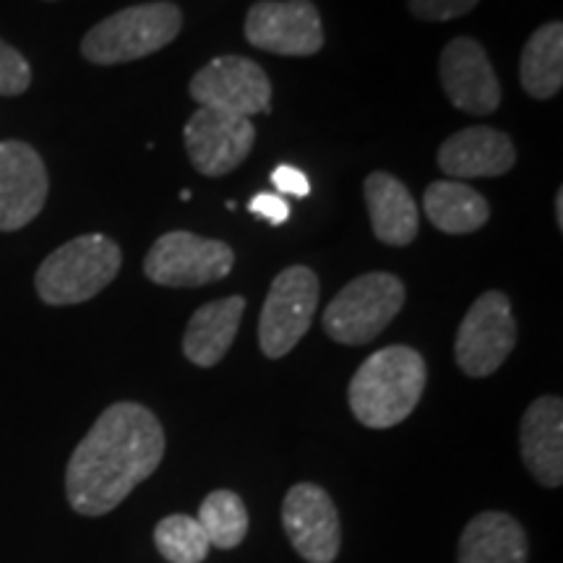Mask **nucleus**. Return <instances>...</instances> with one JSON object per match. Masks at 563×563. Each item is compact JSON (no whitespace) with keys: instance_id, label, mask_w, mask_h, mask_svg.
<instances>
[{"instance_id":"nucleus-1","label":"nucleus","mask_w":563,"mask_h":563,"mask_svg":"<svg viewBox=\"0 0 563 563\" xmlns=\"http://www.w3.org/2000/svg\"><path fill=\"white\" fill-rule=\"evenodd\" d=\"M165 456V431L150 407L115 402L97 418L70 454L66 496L81 517L118 509Z\"/></svg>"},{"instance_id":"nucleus-2","label":"nucleus","mask_w":563,"mask_h":563,"mask_svg":"<svg viewBox=\"0 0 563 563\" xmlns=\"http://www.w3.org/2000/svg\"><path fill=\"white\" fill-rule=\"evenodd\" d=\"M428 368L418 350L391 344L373 352L350 382V410L373 431L399 426L418 407L426 391Z\"/></svg>"},{"instance_id":"nucleus-3","label":"nucleus","mask_w":563,"mask_h":563,"mask_svg":"<svg viewBox=\"0 0 563 563\" xmlns=\"http://www.w3.org/2000/svg\"><path fill=\"white\" fill-rule=\"evenodd\" d=\"M121 264L118 243L104 235H81L40 264L34 287L47 306H76L100 295L118 277Z\"/></svg>"},{"instance_id":"nucleus-4","label":"nucleus","mask_w":563,"mask_h":563,"mask_svg":"<svg viewBox=\"0 0 563 563\" xmlns=\"http://www.w3.org/2000/svg\"><path fill=\"white\" fill-rule=\"evenodd\" d=\"M183 13L178 5L141 3L123 9L91 26L81 40V55L97 66H118L162 51L178 37Z\"/></svg>"},{"instance_id":"nucleus-5","label":"nucleus","mask_w":563,"mask_h":563,"mask_svg":"<svg viewBox=\"0 0 563 563\" xmlns=\"http://www.w3.org/2000/svg\"><path fill=\"white\" fill-rule=\"evenodd\" d=\"M402 306V279L389 272H368L344 285L323 308V332L350 347L368 344L389 327Z\"/></svg>"},{"instance_id":"nucleus-6","label":"nucleus","mask_w":563,"mask_h":563,"mask_svg":"<svg viewBox=\"0 0 563 563\" xmlns=\"http://www.w3.org/2000/svg\"><path fill=\"white\" fill-rule=\"evenodd\" d=\"M319 277L308 266H287L274 277L258 319V344L272 361L290 355L311 329L319 308Z\"/></svg>"},{"instance_id":"nucleus-7","label":"nucleus","mask_w":563,"mask_h":563,"mask_svg":"<svg viewBox=\"0 0 563 563\" xmlns=\"http://www.w3.org/2000/svg\"><path fill=\"white\" fill-rule=\"evenodd\" d=\"M235 251L228 243L175 230L157 238L144 258V274L162 287H203L228 277Z\"/></svg>"},{"instance_id":"nucleus-8","label":"nucleus","mask_w":563,"mask_h":563,"mask_svg":"<svg viewBox=\"0 0 563 563\" xmlns=\"http://www.w3.org/2000/svg\"><path fill=\"white\" fill-rule=\"evenodd\" d=\"M517 344V321L511 300L504 292H483L460 323L454 342L456 365L470 378H485L496 373Z\"/></svg>"},{"instance_id":"nucleus-9","label":"nucleus","mask_w":563,"mask_h":563,"mask_svg":"<svg viewBox=\"0 0 563 563\" xmlns=\"http://www.w3.org/2000/svg\"><path fill=\"white\" fill-rule=\"evenodd\" d=\"M199 108H214L238 118L272 112V81L264 68L243 55H220L191 79Z\"/></svg>"},{"instance_id":"nucleus-10","label":"nucleus","mask_w":563,"mask_h":563,"mask_svg":"<svg viewBox=\"0 0 563 563\" xmlns=\"http://www.w3.org/2000/svg\"><path fill=\"white\" fill-rule=\"evenodd\" d=\"M245 40L258 51L308 58L323 47L319 9L311 0H258L245 16Z\"/></svg>"},{"instance_id":"nucleus-11","label":"nucleus","mask_w":563,"mask_h":563,"mask_svg":"<svg viewBox=\"0 0 563 563\" xmlns=\"http://www.w3.org/2000/svg\"><path fill=\"white\" fill-rule=\"evenodd\" d=\"M282 527L295 553L308 563H334L342 548L340 511L316 483H298L282 501Z\"/></svg>"},{"instance_id":"nucleus-12","label":"nucleus","mask_w":563,"mask_h":563,"mask_svg":"<svg viewBox=\"0 0 563 563\" xmlns=\"http://www.w3.org/2000/svg\"><path fill=\"white\" fill-rule=\"evenodd\" d=\"M183 141L191 165L207 178H222L243 165L253 144L256 129L249 118L230 115L214 108H199L183 129Z\"/></svg>"},{"instance_id":"nucleus-13","label":"nucleus","mask_w":563,"mask_h":563,"mask_svg":"<svg viewBox=\"0 0 563 563\" xmlns=\"http://www.w3.org/2000/svg\"><path fill=\"white\" fill-rule=\"evenodd\" d=\"M51 191L45 162L24 141H0V230L26 228Z\"/></svg>"},{"instance_id":"nucleus-14","label":"nucleus","mask_w":563,"mask_h":563,"mask_svg":"<svg viewBox=\"0 0 563 563\" xmlns=\"http://www.w3.org/2000/svg\"><path fill=\"white\" fill-rule=\"evenodd\" d=\"M439 74L441 87L454 108L473 115H490L501 104V81L481 42L470 37L449 42L441 53Z\"/></svg>"},{"instance_id":"nucleus-15","label":"nucleus","mask_w":563,"mask_h":563,"mask_svg":"<svg viewBox=\"0 0 563 563\" xmlns=\"http://www.w3.org/2000/svg\"><path fill=\"white\" fill-rule=\"evenodd\" d=\"M522 462L543 488L563 483V402L559 397H540L525 410L519 426Z\"/></svg>"},{"instance_id":"nucleus-16","label":"nucleus","mask_w":563,"mask_h":563,"mask_svg":"<svg viewBox=\"0 0 563 563\" xmlns=\"http://www.w3.org/2000/svg\"><path fill=\"white\" fill-rule=\"evenodd\" d=\"M517 162L511 136L488 125H473L449 136L439 150V167L449 178H498Z\"/></svg>"},{"instance_id":"nucleus-17","label":"nucleus","mask_w":563,"mask_h":563,"mask_svg":"<svg viewBox=\"0 0 563 563\" xmlns=\"http://www.w3.org/2000/svg\"><path fill=\"white\" fill-rule=\"evenodd\" d=\"M363 196L378 241L386 245H410L418 238V203L412 201L402 180L389 173H371L363 183Z\"/></svg>"},{"instance_id":"nucleus-18","label":"nucleus","mask_w":563,"mask_h":563,"mask_svg":"<svg viewBox=\"0 0 563 563\" xmlns=\"http://www.w3.org/2000/svg\"><path fill=\"white\" fill-rule=\"evenodd\" d=\"M460 563H527L530 543L525 527L504 511H483L467 522L460 538Z\"/></svg>"},{"instance_id":"nucleus-19","label":"nucleus","mask_w":563,"mask_h":563,"mask_svg":"<svg viewBox=\"0 0 563 563\" xmlns=\"http://www.w3.org/2000/svg\"><path fill=\"white\" fill-rule=\"evenodd\" d=\"M243 311L245 300L241 295H230V298L201 306L191 316L186 334H183V352H186L188 361L199 368H214L235 342Z\"/></svg>"},{"instance_id":"nucleus-20","label":"nucleus","mask_w":563,"mask_h":563,"mask_svg":"<svg viewBox=\"0 0 563 563\" xmlns=\"http://www.w3.org/2000/svg\"><path fill=\"white\" fill-rule=\"evenodd\" d=\"M428 222L449 235H470L490 220V203L483 194L460 180H435L422 196Z\"/></svg>"},{"instance_id":"nucleus-21","label":"nucleus","mask_w":563,"mask_h":563,"mask_svg":"<svg viewBox=\"0 0 563 563\" xmlns=\"http://www.w3.org/2000/svg\"><path fill=\"white\" fill-rule=\"evenodd\" d=\"M519 79L532 100H551L563 87V26L561 21L540 26L527 40Z\"/></svg>"},{"instance_id":"nucleus-22","label":"nucleus","mask_w":563,"mask_h":563,"mask_svg":"<svg viewBox=\"0 0 563 563\" xmlns=\"http://www.w3.org/2000/svg\"><path fill=\"white\" fill-rule=\"evenodd\" d=\"M199 525L209 545L232 551L249 534V509L235 490H211L199 509Z\"/></svg>"},{"instance_id":"nucleus-23","label":"nucleus","mask_w":563,"mask_h":563,"mask_svg":"<svg viewBox=\"0 0 563 563\" xmlns=\"http://www.w3.org/2000/svg\"><path fill=\"white\" fill-rule=\"evenodd\" d=\"M154 545L167 563H201L209 555V540L199 519L188 514H170L154 527Z\"/></svg>"},{"instance_id":"nucleus-24","label":"nucleus","mask_w":563,"mask_h":563,"mask_svg":"<svg viewBox=\"0 0 563 563\" xmlns=\"http://www.w3.org/2000/svg\"><path fill=\"white\" fill-rule=\"evenodd\" d=\"M32 68L16 47L0 40V97H16L30 89Z\"/></svg>"},{"instance_id":"nucleus-25","label":"nucleus","mask_w":563,"mask_h":563,"mask_svg":"<svg viewBox=\"0 0 563 563\" xmlns=\"http://www.w3.org/2000/svg\"><path fill=\"white\" fill-rule=\"evenodd\" d=\"M481 0H407L412 16L422 21H449L470 13Z\"/></svg>"},{"instance_id":"nucleus-26","label":"nucleus","mask_w":563,"mask_h":563,"mask_svg":"<svg viewBox=\"0 0 563 563\" xmlns=\"http://www.w3.org/2000/svg\"><path fill=\"white\" fill-rule=\"evenodd\" d=\"M272 183L277 188L279 196H298V199H306L311 194V183H308V175L298 170L292 165H279L274 167Z\"/></svg>"},{"instance_id":"nucleus-27","label":"nucleus","mask_w":563,"mask_h":563,"mask_svg":"<svg viewBox=\"0 0 563 563\" xmlns=\"http://www.w3.org/2000/svg\"><path fill=\"white\" fill-rule=\"evenodd\" d=\"M251 214L264 217L269 224H285L290 220V203L279 194H256L249 203Z\"/></svg>"},{"instance_id":"nucleus-28","label":"nucleus","mask_w":563,"mask_h":563,"mask_svg":"<svg viewBox=\"0 0 563 563\" xmlns=\"http://www.w3.org/2000/svg\"><path fill=\"white\" fill-rule=\"evenodd\" d=\"M555 222H559V230H563V194L561 191L555 196Z\"/></svg>"}]
</instances>
